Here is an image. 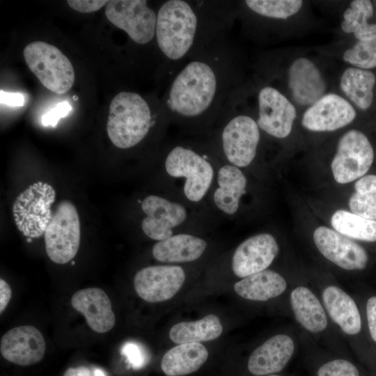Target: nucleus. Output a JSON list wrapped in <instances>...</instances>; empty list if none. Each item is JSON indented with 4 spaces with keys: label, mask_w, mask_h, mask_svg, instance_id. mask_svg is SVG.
I'll return each instance as SVG.
<instances>
[{
    "label": "nucleus",
    "mask_w": 376,
    "mask_h": 376,
    "mask_svg": "<svg viewBox=\"0 0 376 376\" xmlns=\"http://www.w3.org/2000/svg\"><path fill=\"white\" fill-rule=\"evenodd\" d=\"M241 83L239 52L225 36L195 52L169 75L162 104L166 114L180 120L216 117Z\"/></svg>",
    "instance_id": "1"
},
{
    "label": "nucleus",
    "mask_w": 376,
    "mask_h": 376,
    "mask_svg": "<svg viewBox=\"0 0 376 376\" xmlns=\"http://www.w3.org/2000/svg\"><path fill=\"white\" fill-rule=\"evenodd\" d=\"M235 8L226 1H164L157 12L155 42L168 75L201 48L227 36Z\"/></svg>",
    "instance_id": "2"
},
{
    "label": "nucleus",
    "mask_w": 376,
    "mask_h": 376,
    "mask_svg": "<svg viewBox=\"0 0 376 376\" xmlns=\"http://www.w3.org/2000/svg\"><path fill=\"white\" fill-rule=\"evenodd\" d=\"M155 123V115L143 96L122 91L110 103L107 134L115 146L128 149L139 144Z\"/></svg>",
    "instance_id": "3"
},
{
    "label": "nucleus",
    "mask_w": 376,
    "mask_h": 376,
    "mask_svg": "<svg viewBox=\"0 0 376 376\" xmlns=\"http://www.w3.org/2000/svg\"><path fill=\"white\" fill-rule=\"evenodd\" d=\"M23 54L29 70L46 88L57 94L71 88L75 81L74 68L56 47L35 41L24 47Z\"/></svg>",
    "instance_id": "4"
},
{
    "label": "nucleus",
    "mask_w": 376,
    "mask_h": 376,
    "mask_svg": "<svg viewBox=\"0 0 376 376\" xmlns=\"http://www.w3.org/2000/svg\"><path fill=\"white\" fill-rule=\"evenodd\" d=\"M55 198L52 186L41 181L32 184L18 195L13 213L17 228L24 236L33 239L45 234L52 217L51 206Z\"/></svg>",
    "instance_id": "5"
},
{
    "label": "nucleus",
    "mask_w": 376,
    "mask_h": 376,
    "mask_svg": "<svg viewBox=\"0 0 376 376\" xmlns=\"http://www.w3.org/2000/svg\"><path fill=\"white\" fill-rule=\"evenodd\" d=\"M224 109L231 114L221 134L224 153L233 166H246L256 157L260 128L252 116L238 111L229 100Z\"/></svg>",
    "instance_id": "6"
},
{
    "label": "nucleus",
    "mask_w": 376,
    "mask_h": 376,
    "mask_svg": "<svg viewBox=\"0 0 376 376\" xmlns=\"http://www.w3.org/2000/svg\"><path fill=\"white\" fill-rule=\"evenodd\" d=\"M44 236L46 253L52 261L65 264L73 259L79 248L81 228L72 203L66 200L59 203Z\"/></svg>",
    "instance_id": "7"
},
{
    "label": "nucleus",
    "mask_w": 376,
    "mask_h": 376,
    "mask_svg": "<svg viewBox=\"0 0 376 376\" xmlns=\"http://www.w3.org/2000/svg\"><path fill=\"white\" fill-rule=\"evenodd\" d=\"M255 119L260 130L278 139L287 137L297 118L292 102L270 84H258L254 90Z\"/></svg>",
    "instance_id": "8"
},
{
    "label": "nucleus",
    "mask_w": 376,
    "mask_h": 376,
    "mask_svg": "<svg viewBox=\"0 0 376 376\" xmlns=\"http://www.w3.org/2000/svg\"><path fill=\"white\" fill-rule=\"evenodd\" d=\"M374 151L368 137L350 130L339 139L331 167L335 180L345 184L363 177L370 168Z\"/></svg>",
    "instance_id": "9"
},
{
    "label": "nucleus",
    "mask_w": 376,
    "mask_h": 376,
    "mask_svg": "<svg viewBox=\"0 0 376 376\" xmlns=\"http://www.w3.org/2000/svg\"><path fill=\"white\" fill-rule=\"evenodd\" d=\"M165 168L171 176L186 178L184 192L194 202L203 198L213 178L210 163L194 150L182 146L171 150L165 160Z\"/></svg>",
    "instance_id": "10"
},
{
    "label": "nucleus",
    "mask_w": 376,
    "mask_h": 376,
    "mask_svg": "<svg viewBox=\"0 0 376 376\" xmlns=\"http://www.w3.org/2000/svg\"><path fill=\"white\" fill-rule=\"evenodd\" d=\"M105 15L137 45H147L155 39L157 12L148 6L146 0L109 1Z\"/></svg>",
    "instance_id": "11"
},
{
    "label": "nucleus",
    "mask_w": 376,
    "mask_h": 376,
    "mask_svg": "<svg viewBox=\"0 0 376 376\" xmlns=\"http://www.w3.org/2000/svg\"><path fill=\"white\" fill-rule=\"evenodd\" d=\"M285 81L290 100L301 108H308L328 93V83L322 71L306 56L297 57L290 63Z\"/></svg>",
    "instance_id": "12"
},
{
    "label": "nucleus",
    "mask_w": 376,
    "mask_h": 376,
    "mask_svg": "<svg viewBox=\"0 0 376 376\" xmlns=\"http://www.w3.org/2000/svg\"><path fill=\"white\" fill-rule=\"evenodd\" d=\"M356 116L355 108L346 98L327 93L306 109L301 125L312 132H331L350 124Z\"/></svg>",
    "instance_id": "13"
},
{
    "label": "nucleus",
    "mask_w": 376,
    "mask_h": 376,
    "mask_svg": "<svg viewBox=\"0 0 376 376\" xmlns=\"http://www.w3.org/2000/svg\"><path fill=\"white\" fill-rule=\"evenodd\" d=\"M185 280V272L179 266H150L136 272L134 286L141 299L148 302L157 303L175 296Z\"/></svg>",
    "instance_id": "14"
},
{
    "label": "nucleus",
    "mask_w": 376,
    "mask_h": 376,
    "mask_svg": "<svg viewBox=\"0 0 376 376\" xmlns=\"http://www.w3.org/2000/svg\"><path fill=\"white\" fill-rule=\"evenodd\" d=\"M313 240L327 259L343 269H362L368 263V256L366 250L336 230L320 226L314 231Z\"/></svg>",
    "instance_id": "15"
},
{
    "label": "nucleus",
    "mask_w": 376,
    "mask_h": 376,
    "mask_svg": "<svg viewBox=\"0 0 376 376\" xmlns=\"http://www.w3.org/2000/svg\"><path fill=\"white\" fill-rule=\"evenodd\" d=\"M46 343L35 327L26 325L11 329L1 338L0 352L13 363L27 366L40 362L44 357Z\"/></svg>",
    "instance_id": "16"
},
{
    "label": "nucleus",
    "mask_w": 376,
    "mask_h": 376,
    "mask_svg": "<svg viewBox=\"0 0 376 376\" xmlns=\"http://www.w3.org/2000/svg\"><path fill=\"white\" fill-rule=\"evenodd\" d=\"M147 217L141 222L144 233L150 238L162 241L172 236V228L181 224L187 217L185 208L160 196L150 195L141 203Z\"/></svg>",
    "instance_id": "17"
},
{
    "label": "nucleus",
    "mask_w": 376,
    "mask_h": 376,
    "mask_svg": "<svg viewBox=\"0 0 376 376\" xmlns=\"http://www.w3.org/2000/svg\"><path fill=\"white\" fill-rule=\"evenodd\" d=\"M279 252L274 237L269 233L252 236L236 249L232 259L234 274L244 278L266 269Z\"/></svg>",
    "instance_id": "18"
},
{
    "label": "nucleus",
    "mask_w": 376,
    "mask_h": 376,
    "mask_svg": "<svg viewBox=\"0 0 376 376\" xmlns=\"http://www.w3.org/2000/svg\"><path fill=\"white\" fill-rule=\"evenodd\" d=\"M70 302L95 332L106 333L114 327L116 318L111 302L103 290L88 288L78 290L72 295Z\"/></svg>",
    "instance_id": "19"
},
{
    "label": "nucleus",
    "mask_w": 376,
    "mask_h": 376,
    "mask_svg": "<svg viewBox=\"0 0 376 376\" xmlns=\"http://www.w3.org/2000/svg\"><path fill=\"white\" fill-rule=\"evenodd\" d=\"M295 350L292 339L285 334H278L267 340L250 355L248 369L254 375H272L282 370Z\"/></svg>",
    "instance_id": "20"
},
{
    "label": "nucleus",
    "mask_w": 376,
    "mask_h": 376,
    "mask_svg": "<svg viewBox=\"0 0 376 376\" xmlns=\"http://www.w3.org/2000/svg\"><path fill=\"white\" fill-rule=\"evenodd\" d=\"M324 306L331 318L349 335L358 334L361 328L359 311L354 301L343 290L327 287L322 293Z\"/></svg>",
    "instance_id": "21"
},
{
    "label": "nucleus",
    "mask_w": 376,
    "mask_h": 376,
    "mask_svg": "<svg viewBox=\"0 0 376 376\" xmlns=\"http://www.w3.org/2000/svg\"><path fill=\"white\" fill-rule=\"evenodd\" d=\"M209 356L200 343L178 345L167 351L161 361V368L167 376H184L198 370Z\"/></svg>",
    "instance_id": "22"
},
{
    "label": "nucleus",
    "mask_w": 376,
    "mask_h": 376,
    "mask_svg": "<svg viewBox=\"0 0 376 376\" xmlns=\"http://www.w3.org/2000/svg\"><path fill=\"white\" fill-rule=\"evenodd\" d=\"M207 246L200 237L179 234L159 241L152 250L153 257L163 263H185L198 259Z\"/></svg>",
    "instance_id": "23"
},
{
    "label": "nucleus",
    "mask_w": 376,
    "mask_h": 376,
    "mask_svg": "<svg viewBox=\"0 0 376 376\" xmlns=\"http://www.w3.org/2000/svg\"><path fill=\"white\" fill-rule=\"evenodd\" d=\"M376 78L369 70L349 67L339 79V88L343 97L361 110L368 109L373 102Z\"/></svg>",
    "instance_id": "24"
},
{
    "label": "nucleus",
    "mask_w": 376,
    "mask_h": 376,
    "mask_svg": "<svg viewBox=\"0 0 376 376\" xmlns=\"http://www.w3.org/2000/svg\"><path fill=\"white\" fill-rule=\"evenodd\" d=\"M286 282L279 273L263 271L244 277L234 285L235 292L240 297L253 301H267L282 294Z\"/></svg>",
    "instance_id": "25"
},
{
    "label": "nucleus",
    "mask_w": 376,
    "mask_h": 376,
    "mask_svg": "<svg viewBox=\"0 0 376 376\" xmlns=\"http://www.w3.org/2000/svg\"><path fill=\"white\" fill-rule=\"evenodd\" d=\"M219 188L214 194V201L222 212L235 214L239 207L241 196L245 193L246 179L235 166H222L217 175Z\"/></svg>",
    "instance_id": "26"
},
{
    "label": "nucleus",
    "mask_w": 376,
    "mask_h": 376,
    "mask_svg": "<svg viewBox=\"0 0 376 376\" xmlns=\"http://www.w3.org/2000/svg\"><path fill=\"white\" fill-rule=\"evenodd\" d=\"M292 308L297 320L307 330L318 333L325 329V312L315 295L307 288L297 287L290 295Z\"/></svg>",
    "instance_id": "27"
},
{
    "label": "nucleus",
    "mask_w": 376,
    "mask_h": 376,
    "mask_svg": "<svg viewBox=\"0 0 376 376\" xmlns=\"http://www.w3.org/2000/svg\"><path fill=\"white\" fill-rule=\"evenodd\" d=\"M219 318L209 314L201 320L182 322L174 324L170 329V339L176 344L200 343L212 340L222 333Z\"/></svg>",
    "instance_id": "28"
},
{
    "label": "nucleus",
    "mask_w": 376,
    "mask_h": 376,
    "mask_svg": "<svg viewBox=\"0 0 376 376\" xmlns=\"http://www.w3.org/2000/svg\"><path fill=\"white\" fill-rule=\"evenodd\" d=\"M303 6L300 0H246L237 3L236 12L265 20L287 19Z\"/></svg>",
    "instance_id": "29"
},
{
    "label": "nucleus",
    "mask_w": 376,
    "mask_h": 376,
    "mask_svg": "<svg viewBox=\"0 0 376 376\" xmlns=\"http://www.w3.org/2000/svg\"><path fill=\"white\" fill-rule=\"evenodd\" d=\"M373 13V5L370 1H352L343 13L342 30L346 33H353L358 41L376 38V24L368 22Z\"/></svg>",
    "instance_id": "30"
},
{
    "label": "nucleus",
    "mask_w": 376,
    "mask_h": 376,
    "mask_svg": "<svg viewBox=\"0 0 376 376\" xmlns=\"http://www.w3.org/2000/svg\"><path fill=\"white\" fill-rule=\"evenodd\" d=\"M331 224L335 230L346 237L367 242L376 241L375 220L339 210L332 215Z\"/></svg>",
    "instance_id": "31"
},
{
    "label": "nucleus",
    "mask_w": 376,
    "mask_h": 376,
    "mask_svg": "<svg viewBox=\"0 0 376 376\" xmlns=\"http://www.w3.org/2000/svg\"><path fill=\"white\" fill-rule=\"evenodd\" d=\"M354 189L348 203L351 212L376 221V175L360 178L354 184Z\"/></svg>",
    "instance_id": "32"
},
{
    "label": "nucleus",
    "mask_w": 376,
    "mask_h": 376,
    "mask_svg": "<svg viewBox=\"0 0 376 376\" xmlns=\"http://www.w3.org/2000/svg\"><path fill=\"white\" fill-rule=\"evenodd\" d=\"M343 60L351 67L369 70L376 67V38L356 42L344 51Z\"/></svg>",
    "instance_id": "33"
},
{
    "label": "nucleus",
    "mask_w": 376,
    "mask_h": 376,
    "mask_svg": "<svg viewBox=\"0 0 376 376\" xmlns=\"http://www.w3.org/2000/svg\"><path fill=\"white\" fill-rule=\"evenodd\" d=\"M317 376H359V372L350 361L335 359L323 364L318 369Z\"/></svg>",
    "instance_id": "34"
},
{
    "label": "nucleus",
    "mask_w": 376,
    "mask_h": 376,
    "mask_svg": "<svg viewBox=\"0 0 376 376\" xmlns=\"http://www.w3.org/2000/svg\"><path fill=\"white\" fill-rule=\"evenodd\" d=\"M121 354L127 359L133 368H142L148 361V356L143 346L134 342H127L121 347Z\"/></svg>",
    "instance_id": "35"
},
{
    "label": "nucleus",
    "mask_w": 376,
    "mask_h": 376,
    "mask_svg": "<svg viewBox=\"0 0 376 376\" xmlns=\"http://www.w3.org/2000/svg\"><path fill=\"white\" fill-rule=\"evenodd\" d=\"M71 110L72 107L68 102H59L42 116L41 123L45 127H56L58 120L65 117Z\"/></svg>",
    "instance_id": "36"
},
{
    "label": "nucleus",
    "mask_w": 376,
    "mask_h": 376,
    "mask_svg": "<svg viewBox=\"0 0 376 376\" xmlns=\"http://www.w3.org/2000/svg\"><path fill=\"white\" fill-rule=\"evenodd\" d=\"M109 1L107 0H68L69 6L82 13H88L97 11L107 4Z\"/></svg>",
    "instance_id": "37"
},
{
    "label": "nucleus",
    "mask_w": 376,
    "mask_h": 376,
    "mask_svg": "<svg viewBox=\"0 0 376 376\" xmlns=\"http://www.w3.org/2000/svg\"><path fill=\"white\" fill-rule=\"evenodd\" d=\"M366 314L371 338L376 342V296L372 297L368 300Z\"/></svg>",
    "instance_id": "38"
},
{
    "label": "nucleus",
    "mask_w": 376,
    "mask_h": 376,
    "mask_svg": "<svg viewBox=\"0 0 376 376\" xmlns=\"http://www.w3.org/2000/svg\"><path fill=\"white\" fill-rule=\"evenodd\" d=\"M0 101L2 104L10 107H22L24 104L25 98L20 93H10L1 90Z\"/></svg>",
    "instance_id": "39"
},
{
    "label": "nucleus",
    "mask_w": 376,
    "mask_h": 376,
    "mask_svg": "<svg viewBox=\"0 0 376 376\" xmlns=\"http://www.w3.org/2000/svg\"><path fill=\"white\" fill-rule=\"evenodd\" d=\"M12 296V291L8 283L3 279H0V313L5 310Z\"/></svg>",
    "instance_id": "40"
},
{
    "label": "nucleus",
    "mask_w": 376,
    "mask_h": 376,
    "mask_svg": "<svg viewBox=\"0 0 376 376\" xmlns=\"http://www.w3.org/2000/svg\"><path fill=\"white\" fill-rule=\"evenodd\" d=\"M63 376H94L93 371L86 366L72 367L68 368Z\"/></svg>",
    "instance_id": "41"
},
{
    "label": "nucleus",
    "mask_w": 376,
    "mask_h": 376,
    "mask_svg": "<svg viewBox=\"0 0 376 376\" xmlns=\"http://www.w3.org/2000/svg\"><path fill=\"white\" fill-rule=\"evenodd\" d=\"M94 376H107L104 371L99 368H95L93 370Z\"/></svg>",
    "instance_id": "42"
},
{
    "label": "nucleus",
    "mask_w": 376,
    "mask_h": 376,
    "mask_svg": "<svg viewBox=\"0 0 376 376\" xmlns=\"http://www.w3.org/2000/svg\"><path fill=\"white\" fill-rule=\"evenodd\" d=\"M26 241L28 242H31L32 241V238H30V237H26Z\"/></svg>",
    "instance_id": "43"
},
{
    "label": "nucleus",
    "mask_w": 376,
    "mask_h": 376,
    "mask_svg": "<svg viewBox=\"0 0 376 376\" xmlns=\"http://www.w3.org/2000/svg\"><path fill=\"white\" fill-rule=\"evenodd\" d=\"M268 376H281V375H269Z\"/></svg>",
    "instance_id": "44"
},
{
    "label": "nucleus",
    "mask_w": 376,
    "mask_h": 376,
    "mask_svg": "<svg viewBox=\"0 0 376 376\" xmlns=\"http://www.w3.org/2000/svg\"><path fill=\"white\" fill-rule=\"evenodd\" d=\"M72 264L74 265V264H75V262L72 261Z\"/></svg>",
    "instance_id": "45"
}]
</instances>
